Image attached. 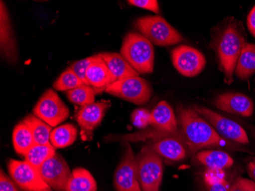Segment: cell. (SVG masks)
Segmentation results:
<instances>
[{"mask_svg": "<svg viewBox=\"0 0 255 191\" xmlns=\"http://www.w3.org/2000/svg\"><path fill=\"white\" fill-rule=\"evenodd\" d=\"M247 43L242 23L236 18H226L212 29L210 45L215 51L219 69L223 71L227 84L234 81L238 60Z\"/></svg>", "mask_w": 255, "mask_h": 191, "instance_id": "1", "label": "cell"}, {"mask_svg": "<svg viewBox=\"0 0 255 191\" xmlns=\"http://www.w3.org/2000/svg\"><path fill=\"white\" fill-rule=\"evenodd\" d=\"M177 112L180 130L192 152L203 148L230 146V142L222 139L214 128L194 109L179 106Z\"/></svg>", "mask_w": 255, "mask_h": 191, "instance_id": "2", "label": "cell"}, {"mask_svg": "<svg viewBox=\"0 0 255 191\" xmlns=\"http://www.w3.org/2000/svg\"><path fill=\"white\" fill-rule=\"evenodd\" d=\"M122 140L138 141L149 139L147 146L160 157L171 162H178L187 157L188 145L185 140L181 130L178 133H170L158 130L144 131L135 134L120 137Z\"/></svg>", "mask_w": 255, "mask_h": 191, "instance_id": "3", "label": "cell"}, {"mask_svg": "<svg viewBox=\"0 0 255 191\" xmlns=\"http://www.w3.org/2000/svg\"><path fill=\"white\" fill-rule=\"evenodd\" d=\"M120 54L139 74L154 70V45L141 33L129 32L123 38Z\"/></svg>", "mask_w": 255, "mask_h": 191, "instance_id": "4", "label": "cell"}, {"mask_svg": "<svg viewBox=\"0 0 255 191\" xmlns=\"http://www.w3.org/2000/svg\"><path fill=\"white\" fill-rule=\"evenodd\" d=\"M135 167L141 191H159L164 174L163 161L160 155L146 146L136 156Z\"/></svg>", "mask_w": 255, "mask_h": 191, "instance_id": "5", "label": "cell"}, {"mask_svg": "<svg viewBox=\"0 0 255 191\" xmlns=\"http://www.w3.org/2000/svg\"><path fill=\"white\" fill-rule=\"evenodd\" d=\"M136 28L154 45L168 47L183 41L176 28L160 15H149L136 20Z\"/></svg>", "mask_w": 255, "mask_h": 191, "instance_id": "6", "label": "cell"}, {"mask_svg": "<svg viewBox=\"0 0 255 191\" xmlns=\"http://www.w3.org/2000/svg\"><path fill=\"white\" fill-rule=\"evenodd\" d=\"M105 91L138 106L147 103L153 93L149 82L139 76L117 80L109 86Z\"/></svg>", "mask_w": 255, "mask_h": 191, "instance_id": "7", "label": "cell"}, {"mask_svg": "<svg viewBox=\"0 0 255 191\" xmlns=\"http://www.w3.org/2000/svg\"><path fill=\"white\" fill-rule=\"evenodd\" d=\"M33 115L54 127L65 121L70 110L58 94L53 89H48L34 106Z\"/></svg>", "mask_w": 255, "mask_h": 191, "instance_id": "8", "label": "cell"}, {"mask_svg": "<svg viewBox=\"0 0 255 191\" xmlns=\"http://www.w3.org/2000/svg\"><path fill=\"white\" fill-rule=\"evenodd\" d=\"M193 109L214 128L219 136L240 144H249V136L239 123L203 106H195Z\"/></svg>", "mask_w": 255, "mask_h": 191, "instance_id": "9", "label": "cell"}, {"mask_svg": "<svg viewBox=\"0 0 255 191\" xmlns=\"http://www.w3.org/2000/svg\"><path fill=\"white\" fill-rule=\"evenodd\" d=\"M8 171L11 180L23 191H53L43 181L37 169L26 162L11 159Z\"/></svg>", "mask_w": 255, "mask_h": 191, "instance_id": "10", "label": "cell"}, {"mask_svg": "<svg viewBox=\"0 0 255 191\" xmlns=\"http://www.w3.org/2000/svg\"><path fill=\"white\" fill-rule=\"evenodd\" d=\"M172 62L181 75L193 77L204 70L206 59L203 53L191 46H178L171 52Z\"/></svg>", "mask_w": 255, "mask_h": 191, "instance_id": "11", "label": "cell"}, {"mask_svg": "<svg viewBox=\"0 0 255 191\" xmlns=\"http://www.w3.org/2000/svg\"><path fill=\"white\" fill-rule=\"evenodd\" d=\"M110 106L111 103L108 100H102L80 106L76 110V120L81 130L80 135L83 141L91 140L94 130L101 124Z\"/></svg>", "mask_w": 255, "mask_h": 191, "instance_id": "12", "label": "cell"}, {"mask_svg": "<svg viewBox=\"0 0 255 191\" xmlns=\"http://www.w3.org/2000/svg\"><path fill=\"white\" fill-rule=\"evenodd\" d=\"M38 171L43 181L54 191H66L72 175L67 162L57 153L44 162Z\"/></svg>", "mask_w": 255, "mask_h": 191, "instance_id": "13", "label": "cell"}, {"mask_svg": "<svg viewBox=\"0 0 255 191\" xmlns=\"http://www.w3.org/2000/svg\"><path fill=\"white\" fill-rule=\"evenodd\" d=\"M126 146L123 159L115 172V188L117 191H141L136 175L135 156L128 142Z\"/></svg>", "mask_w": 255, "mask_h": 191, "instance_id": "14", "label": "cell"}, {"mask_svg": "<svg viewBox=\"0 0 255 191\" xmlns=\"http://www.w3.org/2000/svg\"><path fill=\"white\" fill-rule=\"evenodd\" d=\"M213 105L222 111L245 117L252 116L255 105L252 98L243 93H226L213 100Z\"/></svg>", "mask_w": 255, "mask_h": 191, "instance_id": "15", "label": "cell"}, {"mask_svg": "<svg viewBox=\"0 0 255 191\" xmlns=\"http://www.w3.org/2000/svg\"><path fill=\"white\" fill-rule=\"evenodd\" d=\"M95 56V60L87 69V79L88 85L93 87L96 93H99L107 90L109 86L117 80L103 59L100 58L98 54Z\"/></svg>", "mask_w": 255, "mask_h": 191, "instance_id": "16", "label": "cell"}, {"mask_svg": "<svg viewBox=\"0 0 255 191\" xmlns=\"http://www.w3.org/2000/svg\"><path fill=\"white\" fill-rule=\"evenodd\" d=\"M150 125L166 133H178L177 119L173 109L165 100H162L150 112Z\"/></svg>", "mask_w": 255, "mask_h": 191, "instance_id": "17", "label": "cell"}, {"mask_svg": "<svg viewBox=\"0 0 255 191\" xmlns=\"http://www.w3.org/2000/svg\"><path fill=\"white\" fill-rule=\"evenodd\" d=\"M1 18H0V45L1 51L4 57L13 62L16 60L17 51L16 44H15V38H14L13 31L11 28V22L8 17V11L5 8V4L1 1Z\"/></svg>", "mask_w": 255, "mask_h": 191, "instance_id": "18", "label": "cell"}, {"mask_svg": "<svg viewBox=\"0 0 255 191\" xmlns=\"http://www.w3.org/2000/svg\"><path fill=\"white\" fill-rule=\"evenodd\" d=\"M98 55L108 66L117 81L139 76L138 73L119 53L103 52L98 54Z\"/></svg>", "mask_w": 255, "mask_h": 191, "instance_id": "19", "label": "cell"}, {"mask_svg": "<svg viewBox=\"0 0 255 191\" xmlns=\"http://www.w3.org/2000/svg\"><path fill=\"white\" fill-rule=\"evenodd\" d=\"M255 74V44L247 43L238 60L235 74L240 80H247Z\"/></svg>", "mask_w": 255, "mask_h": 191, "instance_id": "20", "label": "cell"}, {"mask_svg": "<svg viewBox=\"0 0 255 191\" xmlns=\"http://www.w3.org/2000/svg\"><path fill=\"white\" fill-rule=\"evenodd\" d=\"M97 185L93 175L84 168H76L66 186V191H97Z\"/></svg>", "mask_w": 255, "mask_h": 191, "instance_id": "21", "label": "cell"}, {"mask_svg": "<svg viewBox=\"0 0 255 191\" xmlns=\"http://www.w3.org/2000/svg\"><path fill=\"white\" fill-rule=\"evenodd\" d=\"M199 162L208 169H229L233 166L234 160L229 154L222 151H203L196 155Z\"/></svg>", "mask_w": 255, "mask_h": 191, "instance_id": "22", "label": "cell"}, {"mask_svg": "<svg viewBox=\"0 0 255 191\" xmlns=\"http://www.w3.org/2000/svg\"><path fill=\"white\" fill-rule=\"evenodd\" d=\"M22 121L26 123L31 129L35 144L52 146L50 140L52 129L48 123L34 115H28Z\"/></svg>", "mask_w": 255, "mask_h": 191, "instance_id": "23", "label": "cell"}, {"mask_svg": "<svg viewBox=\"0 0 255 191\" xmlns=\"http://www.w3.org/2000/svg\"><path fill=\"white\" fill-rule=\"evenodd\" d=\"M12 142L15 152L21 156L26 155L27 152L34 146V138L28 125L21 121L14 128Z\"/></svg>", "mask_w": 255, "mask_h": 191, "instance_id": "24", "label": "cell"}, {"mask_svg": "<svg viewBox=\"0 0 255 191\" xmlns=\"http://www.w3.org/2000/svg\"><path fill=\"white\" fill-rule=\"evenodd\" d=\"M77 137V127L74 124L67 123L57 126L52 130L50 140L55 149H63L74 144Z\"/></svg>", "mask_w": 255, "mask_h": 191, "instance_id": "25", "label": "cell"}, {"mask_svg": "<svg viewBox=\"0 0 255 191\" xmlns=\"http://www.w3.org/2000/svg\"><path fill=\"white\" fill-rule=\"evenodd\" d=\"M55 148L53 146L34 144L25 155V162L38 170L44 162L55 155Z\"/></svg>", "mask_w": 255, "mask_h": 191, "instance_id": "26", "label": "cell"}, {"mask_svg": "<svg viewBox=\"0 0 255 191\" xmlns=\"http://www.w3.org/2000/svg\"><path fill=\"white\" fill-rule=\"evenodd\" d=\"M96 93H97L93 87L86 84L66 92L69 101L80 106L95 103Z\"/></svg>", "mask_w": 255, "mask_h": 191, "instance_id": "27", "label": "cell"}, {"mask_svg": "<svg viewBox=\"0 0 255 191\" xmlns=\"http://www.w3.org/2000/svg\"><path fill=\"white\" fill-rule=\"evenodd\" d=\"M84 84L76 75L71 67H68L53 83V87L60 91H68Z\"/></svg>", "mask_w": 255, "mask_h": 191, "instance_id": "28", "label": "cell"}, {"mask_svg": "<svg viewBox=\"0 0 255 191\" xmlns=\"http://www.w3.org/2000/svg\"><path fill=\"white\" fill-rule=\"evenodd\" d=\"M96 56H91V57H87V58L82 59L80 61H75L71 65V68L73 71L75 73L76 75L81 80V81L88 85V81L87 79V71L90 64L95 60ZM89 86V85H88Z\"/></svg>", "mask_w": 255, "mask_h": 191, "instance_id": "29", "label": "cell"}, {"mask_svg": "<svg viewBox=\"0 0 255 191\" xmlns=\"http://www.w3.org/2000/svg\"><path fill=\"white\" fill-rule=\"evenodd\" d=\"M131 120L134 126L138 129L147 128L150 125V112L147 109H136L131 113Z\"/></svg>", "mask_w": 255, "mask_h": 191, "instance_id": "30", "label": "cell"}, {"mask_svg": "<svg viewBox=\"0 0 255 191\" xmlns=\"http://www.w3.org/2000/svg\"><path fill=\"white\" fill-rule=\"evenodd\" d=\"M204 180L206 185H215L226 181V173L223 169H208L205 172Z\"/></svg>", "mask_w": 255, "mask_h": 191, "instance_id": "31", "label": "cell"}, {"mask_svg": "<svg viewBox=\"0 0 255 191\" xmlns=\"http://www.w3.org/2000/svg\"><path fill=\"white\" fill-rule=\"evenodd\" d=\"M229 191H255V182L246 178H238L231 185Z\"/></svg>", "mask_w": 255, "mask_h": 191, "instance_id": "32", "label": "cell"}, {"mask_svg": "<svg viewBox=\"0 0 255 191\" xmlns=\"http://www.w3.org/2000/svg\"><path fill=\"white\" fill-rule=\"evenodd\" d=\"M128 2L130 5L149 10L156 14L160 12L158 2L156 0H128Z\"/></svg>", "mask_w": 255, "mask_h": 191, "instance_id": "33", "label": "cell"}, {"mask_svg": "<svg viewBox=\"0 0 255 191\" xmlns=\"http://www.w3.org/2000/svg\"><path fill=\"white\" fill-rule=\"evenodd\" d=\"M16 184L11 180L6 175L4 174L3 171L1 170L0 174V191H20Z\"/></svg>", "mask_w": 255, "mask_h": 191, "instance_id": "34", "label": "cell"}, {"mask_svg": "<svg viewBox=\"0 0 255 191\" xmlns=\"http://www.w3.org/2000/svg\"><path fill=\"white\" fill-rule=\"evenodd\" d=\"M207 191H229L231 185L226 181L213 185H206Z\"/></svg>", "mask_w": 255, "mask_h": 191, "instance_id": "35", "label": "cell"}, {"mask_svg": "<svg viewBox=\"0 0 255 191\" xmlns=\"http://www.w3.org/2000/svg\"><path fill=\"white\" fill-rule=\"evenodd\" d=\"M247 25L249 31L255 38V5L248 15Z\"/></svg>", "mask_w": 255, "mask_h": 191, "instance_id": "36", "label": "cell"}, {"mask_svg": "<svg viewBox=\"0 0 255 191\" xmlns=\"http://www.w3.org/2000/svg\"><path fill=\"white\" fill-rule=\"evenodd\" d=\"M247 169L249 176H250L251 178L253 179L254 182H255V159L249 162V165H248Z\"/></svg>", "mask_w": 255, "mask_h": 191, "instance_id": "37", "label": "cell"}]
</instances>
